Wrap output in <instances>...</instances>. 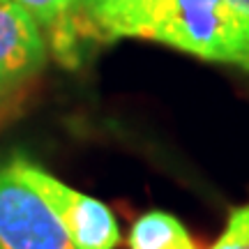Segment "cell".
<instances>
[{
  "label": "cell",
  "mask_w": 249,
  "mask_h": 249,
  "mask_svg": "<svg viewBox=\"0 0 249 249\" xmlns=\"http://www.w3.org/2000/svg\"><path fill=\"white\" fill-rule=\"evenodd\" d=\"M145 39L249 71V18L231 0H160Z\"/></svg>",
  "instance_id": "obj_1"
},
{
  "label": "cell",
  "mask_w": 249,
  "mask_h": 249,
  "mask_svg": "<svg viewBox=\"0 0 249 249\" xmlns=\"http://www.w3.org/2000/svg\"><path fill=\"white\" fill-rule=\"evenodd\" d=\"M7 166L44 198L76 249H116L120 245V229L107 203L81 194L26 157H12Z\"/></svg>",
  "instance_id": "obj_2"
},
{
  "label": "cell",
  "mask_w": 249,
  "mask_h": 249,
  "mask_svg": "<svg viewBox=\"0 0 249 249\" xmlns=\"http://www.w3.org/2000/svg\"><path fill=\"white\" fill-rule=\"evenodd\" d=\"M0 249H76L33 187L0 166Z\"/></svg>",
  "instance_id": "obj_3"
},
{
  "label": "cell",
  "mask_w": 249,
  "mask_h": 249,
  "mask_svg": "<svg viewBox=\"0 0 249 249\" xmlns=\"http://www.w3.org/2000/svg\"><path fill=\"white\" fill-rule=\"evenodd\" d=\"M46 44L39 26L12 0H0V95L42 70Z\"/></svg>",
  "instance_id": "obj_4"
},
{
  "label": "cell",
  "mask_w": 249,
  "mask_h": 249,
  "mask_svg": "<svg viewBox=\"0 0 249 249\" xmlns=\"http://www.w3.org/2000/svg\"><path fill=\"white\" fill-rule=\"evenodd\" d=\"M88 18L107 37L145 39L160 0H81Z\"/></svg>",
  "instance_id": "obj_5"
},
{
  "label": "cell",
  "mask_w": 249,
  "mask_h": 249,
  "mask_svg": "<svg viewBox=\"0 0 249 249\" xmlns=\"http://www.w3.org/2000/svg\"><path fill=\"white\" fill-rule=\"evenodd\" d=\"M129 249H196V245L176 214L150 210L134 222Z\"/></svg>",
  "instance_id": "obj_6"
},
{
  "label": "cell",
  "mask_w": 249,
  "mask_h": 249,
  "mask_svg": "<svg viewBox=\"0 0 249 249\" xmlns=\"http://www.w3.org/2000/svg\"><path fill=\"white\" fill-rule=\"evenodd\" d=\"M208 249H249V203L233 208L222 235Z\"/></svg>",
  "instance_id": "obj_7"
},
{
  "label": "cell",
  "mask_w": 249,
  "mask_h": 249,
  "mask_svg": "<svg viewBox=\"0 0 249 249\" xmlns=\"http://www.w3.org/2000/svg\"><path fill=\"white\" fill-rule=\"evenodd\" d=\"M12 2L26 9L35 18L37 26H51L53 21L65 17L79 0H12Z\"/></svg>",
  "instance_id": "obj_8"
},
{
  "label": "cell",
  "mask_w": 249,
  "mask_h": 249,
  "mask_svg": "<svg viewBox=\"0 0 249 249\" xmlns=\"http://www.w3.org/2000/svg\"><path fill=\"white\" fill-rule=\"evenodd\" d=\"M233 5H235V9L240 12L245 18H249V0H231Z\"/></svg>",
  "instance_id": "obj_9"
}]
</instances>
